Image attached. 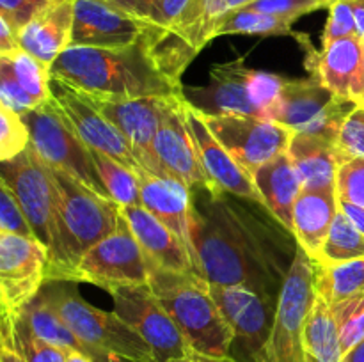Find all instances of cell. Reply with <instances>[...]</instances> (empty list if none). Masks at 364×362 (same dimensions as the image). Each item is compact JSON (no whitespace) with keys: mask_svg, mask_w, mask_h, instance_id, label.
I'll list each match as a JSON object with an SVG mask.
<instances>
[{"mask_svg":"<svg viewBox=\"0 0 364 362\" xmlns=\"http://www.w3.org/2000/svg\"><path fill=\"white\" fill-rule=\"evenodd\" d=\"M288 234L281 224L267 222L224 192L194 195L188 248L210 284L247 287L277 302L299 247Z\"/></svg>","mask_w":364,"mask_h":362,"instance_id":"6da1fadb","label":"cell"},{"mask_svg":"<svg viewBox=\"0 0 364 362\" xmlns=\"http://www.w3.org/2000/svg\"><path fill=\"white\" fill-rule=\"evenodd\" d=\"M50 78L63 80L85 94L105 98L183 94V84L171 80L160 70L146 35L135 45L119 48L70 46L50 66Z\"/></svg>","mask_w":364,"mask_h":362,"instance_id":"7a4b0ae2","label":"cell"},{"mask_svg":"<svg viewBox=\"0 0 364 362\" xmlns=\"http://www.w3.org/2000/svg\"><path fill=\"white\" fill-rule=\"evenodd\" d=\"M50 169L59 192V220L57 248L50 258L46 283H73L80 259L117 227L121 206L112 199L100 197L63 170L55 167Z\"/></svg>","mask_w":364,"mask_h":362,"instance_id":"3957f363","label":"cell"},{"mask_svg":"<svg viewBox=\"0 0 364 362\" xmlns=\"http://www.w3.org/2000/svg\"><path fill=\"white\" fill-rule=\"evenodd\" d=\"M148 286L192 350L212 357H231L233 330L224 319L205 277L198 272H169L149 266Z\"/></svg>","mask_w":364,"mask_h":362,"instance_id":"277c9868","label":"cell"},{"mask_svg":"<svg viewBox=\"0 0 364 362\" xmlns=\"http://www.w3.org/2000/svg\"><path fill=\"white\" fill-rule=\"evenodd\" d=\"M75 336L98 353L103 362L112 357L130 362H156L151 346L116 312L95 307L80 297L71 283L48 280L39 291Z\"/></svg>","mask_w":364,"mask_h":362,"instance_id":"5b68a950","label":"cell"},{"mask_svg":"<svg viewBox=\"0 0 364 362\" xmlns=\"http://www.w3.org/2000/svg\"><path fill=\"white\" fill-rule=\"evenodd\" d=\"M287 77L252 70L244 57L213 64L205 87H185L183 98L203 114H231L267 119Z\"/></svg>","mask_w":364,"mask_h":362,"instance_id":"8992f818","label":"cell"},{"mask_svg":"<svg viewBox=\"0 0 364 362\" xmlns=\"http://www.w3.org/2000/svg\"><path fill=\"white\" fill-rule=\"evenodd\" d=\"M31 146L50 167L63 170L100 197L112 199L96 169L92 151L53 98L23 116ZM114 201V199H112Z\"/></svg>","mask_w":364,"mask_h":362,"instance_id":"52a82bcc","label":"cell"},{"mask_svg":"<svg viewBox=\"0 0 364 362\" xmlns=\"http://www.w3.org/2000/svg\"><path fill=\"white\" fill-rule=\"evenodd\" d=\"M255 0H192L180 20L167 32L148 35L149 48L160 70L181 84V75L198 53L215 39L219 25L235 11Z\"/></svg>","mask_w":364,"mask_h":362,"instance_id":"ba28073f","label":"cell"},{"mask_svg":"<svg viewBox=\"0 0 364 362\" xmlns=\"http://www.w3.org/2000/svg\"><path fill=\"white\" fill-rule=\"evenodd\" d=\"M316 265L301 247L287 273L279 291L267 346L262 362H306L304 327L309 311L316 302Z\"/></svg>","mask_w":364,"mask_h":362,"instance_id":"9c48e42d","label":"cell"},{"mask_svg":"<svg viewBox=\"0 0 364 362\" xmlns=\"http://www.w3.org/2000/svg\"><path fill=\"white\" fill-rule=\"evenodd\" d=\"M0 180L16 195L36 240L48 248L52 258L57 248L59 192L50 165L28 146L18 156L2 162Z\"/></svg>","mask_w":364,"mask_h":362,"instance_id":"30bf717a","label":"cell"},{"mask_svg":"<svg viewBox=\"0 0 364 362\" xmlns=\"http://www.w3.org/2000/svg\"><path fill=\"white\" fill-rule=\"evenodd\" d=\"M73 283H91L107 291L149 283L148 259L123 213L116 229L80 259Z\"/></svg>","mask_w":364,"mask_h":362,"instance_id":"8fae6325","label":"cell"},{"mask_svg":"<svg viewBox=\"0 0 364 362\" xmlns=\"http://www.w3.org/2000/svg\"><path fill=\"white\" fill-rule=\"evenodd\" d=\"M201 116L217 141L251 177L259 167L288 151L294 137V131L283 124L262 117L203 112Z\"/></svg>","mask_w":364,"mask_h":362,"instance_id":"7c38bea8","label":"cell"},{"mask_svg":"<svg viewBox=\"0 0 364 362\" xmlns=\"http://www.w3.org/2000/svg\"><path fill=\"white\" fill-rule=\"evenodd\" d=\"M109 293L114 312L151 346L156 362H169L194 351L148 284L119 286Z\"/></svg>","mask_w":364,"mask_h":362,"instance_id":"4fadbf2b","label":"cell"},{"mask_svg":"<svg viewBox=\"0 0 364 362\" xmlns=\"http://www.w3.org/2000/svg\"><path fill=\"white\" fill-rule=\"evenodd\" d=\"M210 290L233 330L231 357L238 362H262L272 332L277 302L240 286L210 284Z\"/></svg>","mask_w":364,"mask_h":362,"instance_id":"5bb4252c","label":"cell"},{"mask_svg":"<svg viewBox=\"0 0 364 362\" xmlns=\"http://www.w3.org/2000/svg\"><path fill=\"white\" fill-rule=\"evenodd\" d=\"M50 252L36 238L0 233L2 314L14 316L38 297L46 283Z\"/></svg>","mask_w":364,"mask_h":362,"instance_id":"9a60e30c","label":"cell"},{"mask_svg":"<svg viewBox=\"0 0 364 362\" xmlns=\"http://www.w3.org/2000/svg\"><path fill=\"white\" fill-rule=\"evenodd\" d=\"M155 153L162 169L188 188L220 194L203 169L198 146L185 121L183 94L164 99L162 117L155 135Z\"/></svg>","mask_w":364,"mask_h":362,"instance_id":"2e32d148","label":"cell"},{"mask_svg":"<svg viewBox=\"0 0 364 362\" xmlns=\"http://www.w3.org/2000/svg\"><path fill=\"white\" fill-rule=\"evenodd\" d=\"M85 96L100 110V114L123 133L144 170L156 174V176H171L162 169L155 153V135L159 130L162 105L166 98L149 96V98L128 99L92 94Z\"/></svg>","mask_w":364,"mask_h":362,"instance_id":"e0dca14e","label":"cell"},{"mask_svg":"<svg viewBox=\"0 0 364 362\" xmlns=\"http://www.w3.org/2000/svg\"><path fill=\"white\" fill-rule=\"evenodd\" d=\"M50 91L89 148L117 160L135 174L144 169L123 133L100 114L84 92L57 78H50Z\"/></svg>","mask_w":364,"mask_h":362,"instance_id":"ac0fdd59","label":"cell"},{"mask_svg":"<svg viewBox=\"0 0 364 362\" xmlns=\"http://www.w3.org/2000/svg\"><path fill=\"white\" fill-rule=\"evenodd\" d=\"M75 21L71 46L119 48L141 41L151 25L110 6L105 0H73Z\"/></svg>","mask_w":364,"mask_h":362,"instance_id":"d6986e66","label":"cell"},{"mask_svg":"<svg viewBox=\"0 0 364 362\" xmlns=\"http://www.w3.org/2000/svg\"><path fill=\"white\" fill-rule=\"evenodd\" d=\"M183 114L185 121H187L188 128H191L192 137H194L196 146H198L203 169H205L210 181L224 194H231L235 197L255 202V204H259L267 212L265 201H263L262 194L256 188L252 177L235 162L233 156L228 153V149L217 141L215 135L206 126L201 112L194 105H191L185 98Z\"/></svg>","mask_w":364,"mask_h":362,"instance_id":"ffe728a7","label":"cell"},{"mask_svg":"<svg viewBox=\"0 0 364 362\" xmlns=\"http://www.w3.org/2000/svg\"><path fill=\"white\" fill-rule=\"evenodd\" d=\"M306 48V67L309 77L322 82L333 94L352 99L363 62V39L359 35L334 39L322 50H315L306 43V35L295 34Z\"/></svg>","mask_w":364,"mask_h":362,"instance_id":"44dd1931","label":"cell"},{"mask_svg":"<svg viewBox=\"0 0 364 362\" xmlns=\"http://www.w3.org/2000/svg\"><path fill=\"white\" fill-rule=\"evenodd\" d=\"M149 266L169 272H198L187 243L142 206H121Z\"/></svg>","mask_w":364,"mask_h":362,"instance_id":"7402d4cb","label":"cell"},{"mask_svg":"<svg viewBox=\"0 0 364 362\" xmlns=\"http://www.w3.org/2000/svg\"><path fill=\"white\" fill-rule=\"evenodd\" d=\"M142 208L166 224L181 240L191 243V216L194 209V192L173 176H156L139 170ZM191 251V248H188Z\"/></svg>","mask_w":364,"mask_h":362,"instance_id":"603a6c76","label":"cell"},{"mask_svg":"<svg viewBox=\"0 0 364 362\" xmlns=\"http://www.w3.org/2000/svg\"><path fill=\"white\" fill-rule=\"evenodd\" d=\"M75 21L73 0H60L32 18L20 32L18 43L23 52L50 67L53 60L71 46Z\"/></svg>","mask_w":364,"mask_h":362,"instance_id":"cb8c5ba5","label":"cell"},{"mask_svg":"<svg viewBox=\"0 0 364 362\" xmlns=\"http://www.w3.org/2000/svg\"><path fill=\"white\" fill-rule=\"evenodd\" d=\"M334 98L336 94L315 77L284 78L279 96L270 106L267 119L283 124L294 133L304 131L318 119Z\"/></svg>","mask_w":364,"mask_h":362,"instance_id":"d4e9b609","label":"cell"},{"mask_svg":"<svg viewBox=\"0 0 364 362\" xmlns=\"http://www.w3.org/2000/svg\"><path fill=\"white\" fill-rule=\"evenodd\" d=\"M338 209L336 188H304L295 201V241L315 263H318Z\"/></svg>","mask_w":364,"mask_h":362,"instance_id":"484cf974","label":"cell"},{"mask_svg":"<svg viewBox=\"0 0 364 362\" xmlns=\"http://www.w3.org/2000/svg\"><path fill=\"white\" fill-rule=\"evenodd\" d=\"M252 181L265 201L267 212L294 234V206L304 183L288 151L259 167Z\"/></svg>","mask_w":364,"mask_h":362,"instance_id":"4316f807","label":"cell"},{"mask_svg":"<svg viewBox=\"0 0 364 362\" xmlns=\"http://www.w3.org/2000/svg\"><path fill=\"white\" fill-rule=\"evenodd\" d=\"M288 155L301 174L304 188H336L340 162L334 142L295 131L288 146Z\"/></svg>","mask_w":364,"mask_h":362,"instance_id":"83f0119b","label":"cell"},{"mask_svg":"<svg viewBox=\"0 0 364 362\" xmlns=\"http://www.w3.org/2000/svg\"><path fill=\"white\" fill-rule=\"evenodd\" d=\"M306 362H343L340 330L331 304L318 295L304 327Z\"/></svg>","mask_w":364,"mask_h":362,"instance_id":"f1b7e54d","label":"cell"},{"mask_svg":"<svg viewBox=\"0 0 364 362\" xmlns=\"http://www.w3.org/2000/svg\"><path fill=\"white\" fill-rule=\"evenodd\" d=\"M20 314L27 319L31 329L38 334L41 339L64 351H80V353L91 357L95 362H103L96 351H92L87 344L82 343L73 330L64 323V319L52 309V305L39 293L32 298L27 305L20 311Z\"/></svg>","mask_w":364,"mask_h":362,"instance_id":"f546056e","label":"cell"},{"mask_svg":"<svg viewBox=\"0 0 364 362\" xmlns=\"http://www.w3.org/2000/svg\"><path fill=\"white\" fill-rule=\"evenodd\" d=\"M2 344L14 348L25 362H66V351L41 339L20 312L2 314Z\"/></svg>","mask_w":364,"mask_h":362,"instance_id":"4dcf8cb0","label":"cell"},{"mask_svg":"<svg viewBox=\"0 0 364 362\" xmlns=\"http://www.w3.org/2000/svg\"><path fill=\"white\" fill-rule=\"evenodd\" d=\"M315 284L316 293L329 304L364 293V258L340 265H316Z\"/></svg>","mask_w":364,"mask_h":362,"instance_id":"1f68e13d","label":"cell"},{"mask_svg":"<svg viewBox=\"0 0 364 362\" xmlns=\"http://www.w3.org/2000/svg\"><path fill=\"white\" fill-rule=\"evenodd\" d=\"M359 258H364V234L338 209L316 265H340Z\"/></svg>","mask_w":364,"mask_h":362,"instance_id":"d6a6232c","label":"cell"},{"mask_svg":"<svg viewBox=\"0 0 364 362\" xmlns=\"http://www.w3.org/2000/svg\"><path fill=\"white\" fill-rule=\"evenodd\" d=\"M91 151L96 169H98L100 177L105 183L110 197L119 206H142L137 174L117 160L103 155V153L95 151V149H91Z\"/></svg>","mask_w":364,"mask_h":362,"instance_id":"836d02e7","label":"cell"},{"mask_svg":"<svg viewBox=\"0 0 364 362\" xmlns=\"http://www.w3.org/2000/svg\"><path fill=\"white\" fill-rule=\"evenodd\" d=\"M294 21L284 20V18L272 16V14L258 13L247 7L231 13L223 23L219 25L215 32V38L219 35L244 34V35H288L294 34L291 31ZM295 35V34H294Z\"/></svg>","mask_w":364,"mask_h":362,"instance_id":"e575fe53","label":"cell"},{"mask_svg":"<svg viewBox=\"0 0 364 362\" xmlns=\"http://www.w3.org/2000/svg\"><path fill=\"white\" fill-rule=\"evenodd\" d=\"M7 62V66L13 71L14 78L18 84L34 98L38 105L48 102L52 98V91H50V67L39 62L36 57L31 53L18 50V52L9 53V55H0Z\"/></svg>","mask_w":364,"mask_h":362,"instance_id":"d590c367","label":"cell"},{"mask_svg":"<svg viewBox=\"0 0 364 362\" xmlns=\"http://www.w3.org/2000/svg\"><path fill=\"white\" fill-rule=\"evenodd\" d=\"M338 330L343 355L364 339V293L352 295L331 304Z\"/></svg>","mask_w":364,"mask_h":362,"instance_id":"8d00e7d4","label":"cell"},{"mask_svg":"<svg viewBox=\"0 0 364 362\" xmlns=\"http://www.w3.org/2000/svg\"><path fill=\"white\" fill-rule=\"evenodd\" d=\"M31 146V133L20 114L0 105V160L14 158Z\"/></svg>","mask_w":364,"mask_h":362,"instance_id":"74e56055","label":"cell"},{"mask_svg":"<svg viewBox=\"0 0 364 362\" xmlns=\"http://www.w3.org/2000/svg\"><path fill=\"white\" fill-rule=\"evenodd\" d=\"M338 162L345 163L352 158H364V109L358 106L345 121L336 141Z\"/></svg>","mask_w":364,"mask_h":362,"instance_id":"f35d334b","label":"cell"},{"mask_svg":"<svg viewBox=\"0 0 364 362\" xmlns=\"http://www.w3.org/2000/svg\"><path fill=\"white\" fill-rule=\"evenodd\" d=\"M0 233L36 238L16 195L2 180H0Z\"/></svg>","mask_w":364,"mask_h":362,"instance_id":"ab89813d","label":"cell"},{"mask_svg":"<svg viewBox=\"0 0 364 362\" xmlns=\"http://www.w3.org/2000/svg\"><path fill=\"white\" fill-rule=\"evenodd\" d=\"M336 194L341 201L364 208V158H352L338 167Z\"/></svg>","mask_w":364,"mask_h":362,"instance_id":"60d3db41","label":"cell"},{"mask_svg":"<svg viewBox=\"0 0 364 362\" xmlns=\"http://www.w3.org/2000/svg\"><path fill=\"white\" fill-rule=\"evenodd\" d=\"M0 105L7 106L20 116L39 106L34 98L18 84L13 71L4 59H0Z\"/></svg>","mask_w":364,"mask_h":362,"instance_id":"b9f144b4","label":"cell"},{"mask_svg":"<svg viewBox=\"0 0 364 362\" xmlns=\"http://www.w3.org/2000/svg\"><path fill=\"white\" fill-rule=\"evenodd\" d=\"M60 0H0V18L9 23L14 32L21 31L32 18Z\"/></svg>","mask_w":364,"mask_h":362,"instance_id":"7bdbcfd3","label":"cell"},{"mask_svg":"<svg viewBox=\"0 0 364 362\" xmlns=\"http://www.w3.org/2000/svg\"><path fill=\"white\" fill-rule=\"evenodd\" d=\"M245 7L251 11H258V13L295 21L304 14L322 9V4L318 0H255Z\"/></svg>","mask_w":364,"mask_h":362,"instance_id":"ee69618b","label":"cell"},{"mask_svg":"<svg viewBox=\"0 0 364 362\" xmlns=\"http://www.w3.org/2000/svg\"><path fill=\"white\" fill-rule=\"evenodd\" d=\"M348 35H358L354 9L350 0H340L329 7V20L322 35V46L329 45L334 39L348 38Z\"/></svg>","mask_w":364,"mask_h":362,"instance_id":"f6af8a7d","label":"cell"},{"mask_svg":"<svg viewBox=\"0 0 364 362\" xmlns=\"http://www.w3.org/2000/svg\"><path fill=\"white\" fill-rule=\"evenodd\" d=\"M110 6L124 11L130 16L151 25V27L162 28L166 32V21H164V0H105Z\"/></svg>","mask_w":364,"mask_h":362,"instance_id":"bcb514c9","label":"cell"},{"mask_svg":"<svg viewBox=\"0 0 364 362\" xmlns=\"http://www.w3.org/2000/svg\"><path fill=\"white\" fill-rule=\"evenodd\" d=\"M192 0H164V21H166V32L176 25L181 14L187 11Z\"/></svg>","mask_w":364,"mask_h":362,"instance_id":"7dc6e473","label":"cell"},{"mask_svg":"<svg viewBox=\"0 0 364 362\" xmlns=\"http://www.w3.org/2000/svg\"><path fill=\"white\" fill-rule=\"evenodd\" d=\"M20 43H18V35L13 28L9 27L6 20L0 18V55H9V53L18 52Z\"/></svg>","mask_w":364,"mask_h":362,"instance_id":"c3c4849f","label":"cell"},{"mask_svg":"<svg viewBox=\"0 0 364 362\" xmlns=\"http://www.w3.org/2000/svg\"><path fill=\"white\" fill-rule=\"evenodd\" d=\"M338 208H340L341 212L352 220V224L364 234V208L352 204V202L341 201V199H338Z\"/></svg>","mask_w":364,"mask_h":362,"instance_id":"681fc988","label":"cell"},{"mask_svg":"<svg viewBox=\"0 0 364 362\" xmlns=\"http://www.w3.org/2000/svg\"><path fill=\"white\" fill-rule=\"evenodd\" d=\"M169 362H238V361H235L233 357H212V355L191 351V353L185 355V357L174 358V361H169Z\"/></svg>","mask_w":364,"mask_h":362,"instance_id":"f907efd6","label":"cell"},{"mask_svg":"<svg viewBox=\"0 0 364 362\" xmlns=\"http://www.w3.org/2000/svg\"><path fill=\"white\" fill-rule=\"evenodd\" d=\"M352 99L358 103L359 106L364 109V41H363V62H361V70H359V77L358 82L354 85V91H352Z\"/></svg>","mask_w":364,"mask_h":362,"instance_id":"816d5d0a","label":"cell"},{"mask_svg":"<svg viewBox=\"0 0 364 362\" xmlns=\"http://www.w3.org/2000/svg\"><path fill=\"white\" fill-rule=\"evenodd\" d=\"M350 4H352V9H354L358 35L364 41V0H350Z\"/></svg>","mask_w":364,"mask_h":362,"instance_id":"f5cc1de1","label":"cell"},{"mask_svg":"<svg viewBox=\"0 0 364 362\" xmlns=\"http://www.w3.org/2000/svg\"><path fill=\"white\" fill-rule=\"evenodd\" d=\"M0 362H25V361L23 357L14 350V348L2 344V350H0Z\"/></svg>","mask_w":364,"mask_h":362,"instance_id":"db71d44e","label":"cell"},{"mask_svg":"<svg viewBox=\"0 0 364 362\" xmlns=\"http://www.w3.org/2000/svg\"><path fill=\"white\" fill-rule=\"evenodd\" d=\"M343 362H364V339L355 344L348 353H345Z\"/></svg>","mask_w":364,"mask_h":362,"instance_id":"11a10c76","label":"cell"},{"mask_svg":"<svg viewBox=\"0 0 364 362\" xmlns=\"http://www.w3.org/2000/svg\"><path fill=\"white\" fill-rule=\"evenodd\" d=\"M66 362H95L87 355L80 353V351H66Z\"/></svg>","mask_w":364,"mask_h":362,"instance_id":"9f6ffc18","label":"cell"},{"mask_svg":"<svg viewBox=\"0 0 364 362\" xmlns=\"http://www.w3.org/2000/svg\"><path fill=\"white\" fill-rule=\"evenodd\" d=\"M318 2L322 4V7H331V6H333V4L340 2V0H318Z\"/></svg>","mask_w":364,"mask_h":362,"instance_id":"6f0895ef","label":"cell"}]
</instances>
